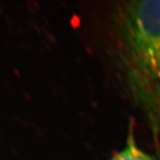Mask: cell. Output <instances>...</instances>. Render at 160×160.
<instances>
[{"label": "cell", "instance_id": "6da1fadb", "mask_svg": "<svg viewBox=\"0 0 160 160\" xmlns=\"http://www.w3.org/2000/svg\"><path fill=\"white\" fill-rule=\"evenodd\" d=\"M127 79L153 118H160V1H132L121 13Z\"/></svg>", "mask_w": 160, "mask_h": 160}, {"label": "cell", "instance_id": "7a4b0ae2", "mask_svg": "<svg viewBox=\"0 0 160 160\" xmlns=\"http://www.w3.org/2000/svg\"><path fill=\"white\" fill-rule=\"evenodd\" d=\"M108 160H160L158 158L149 154V152L139 147L133 138L130 136L126 146L112 156Z\"/></svg>", "mask_w": 160, "mask_h": 160}]
</instances>
